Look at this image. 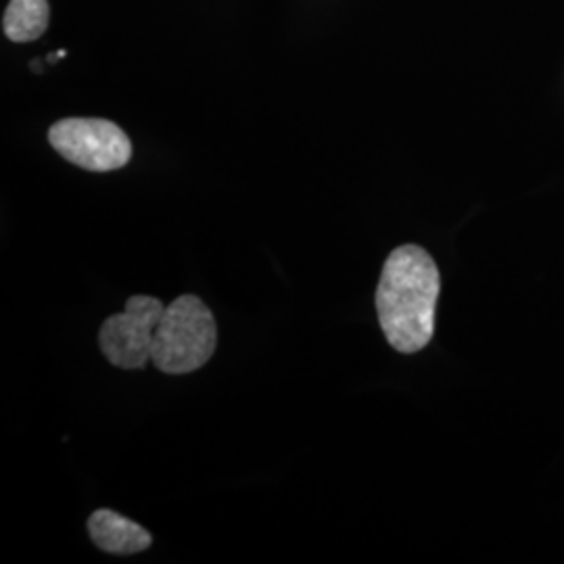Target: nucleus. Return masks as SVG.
I'll return each mask as SVG.
<instances>
[{"instance_id":"1","label":"nucleus","mask_w":564,"mask_h":564,"mask_svg":"<svg viewBox=\"0 0 564 564\" xmlns=\"http://www.w3.org/2000/svg\"><path fill=\"white\" fill-rule=\"evenodd\" d=\"M442 279L435 260L419 245L393 249L377 286V314L387 343L400 354L424 349L435 333Z\"/></svg>"},{"instance_id":"2","label":"nucleus","mask_w":564,"mask_h":564,"mask_svg":"<svg viewBox=\"0 0 564 564\" xmlns=\"http://www.w3.org/2000/svg\"><path fill=\"white\" fill-rule=\"evenodd\" d=\"M218 326L197 295H181L163 310L155 328L151 362L163 375H188L212 360Z\"/></svg>"},{"instance_id":"3","label":"nucleus","mask_w":564,"mask_h":564,"mask_svg":"<svg viewBox=\"0 0 564 564\" xmlns=\"http://www.w3.org/2000/svg\"><path fill=\"white\" fill-rule=\"evenodd\" d=\"M48 142L63 160L88 172H116L132 158L128 134L99 118L59 120L51 126Z\"/></svg>"},{"instance_id":"4","label":"nucleus","mask_w":564,"mask_h":564,"mask_svg":"<svg viewBox=\"0 0 564 564\" xmlns=\"http://www.w3.org/2000/svg\"><path fill=\"white\" fill-rule=\"evenodd\" d=\"M163 305L149 295H132L126 310L109 316L101 326L99 343L109 364L123 370H142L151 362L155 328L162 321Z\"/></svg>"},{"instance_id":"5","label":"nucleus","mask_w":564,"mask_h":564,"mask_svg":"<svg viewBox=\"0 0 564 564\" xmlns=\"http://www.w3.org/2000/svg\"><path fill=\"white\" fill-rule=\"evenodd\" d=\"M86 524H88L93 544L101 547L102 552H109L116 556H132V554L144 552L149 545L153 544V538L144 527L121 517L120 512L109 508L95 510Z\"/></svg>"},{"instance_id":"6","label":"nucleus","mask_w":564,"mask_h":564,"mask_svg":"<svg viewBox=\"0 0 564 564\" xmlns=\"http://www.w3.org/2000/svg\"><path fill=\"white\" fill-rule=\"evenodd\" d=\"M48 25L46 0H11L4 11V34L13 42L41 39Z\"/></svg>"}]
</instances>
